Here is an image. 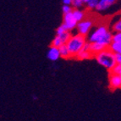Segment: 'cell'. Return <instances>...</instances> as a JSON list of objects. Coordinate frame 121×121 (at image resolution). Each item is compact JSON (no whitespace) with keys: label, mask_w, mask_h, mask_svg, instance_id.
Returning <instances> with one entry per match:
<instances>
[{"label":"cell","mask_w":121,"mask_h":121,"mask_svg":"<svg viewBox=\"0 0 121 121\" xmlns=\"http://www.w3.org/2000/svg\"><path fill=\"white\" fill-rule=\"evenodd\" d=\"M88 42L99 43L108 48L113 42V34L108 30L107 26H100L89 35Z\"/></svg>","instance_id":"cell-1"},{"label":"cell","mask_w":121,"mask_h":121,"mask_svg":"<svg viewBox=\"0 0 121 121\" xmlns=\"http://www.w3.org/2000/svg\"><path fill=\"white\" fill-rule=\"evenodd\" d=\"M96 59L99 65L108 70H111L116 65L115 53L110 48H105L95 55Z\"/></svg>","instance_id":"cell-2"},{"label":"cell","mask_w":121,"mask_h":121,"mask_svg":"<svg viewBox=\"0 0 121 121\" xmlns=\"http://www.w3.org/2000/svg\"><path fill=\"white\" fill-rule=\"evenodd\" d=\"M86 43V36L78 33L76 35L71 36L69 41L66 43V44L71 55L75 57V55L78 54L79 52L81 51V49L83 48V47H84Z\"/></svg>","instance_id":"cell-3"},{"label":"cell","mask_w":121,"mask_h":121,"mask_svg":"<svg viewBox=\"0 0 121 121\" xmlns=\"http://www.w3.org/2000/svg\"><path fill=\"white\" fill-rule=\"evenodd\" d=\"M92 26H93L92 20H88V19H84L81 21H79L78 22L76 26V30L78 31V33L86 36L89 34Z\"/></svg>","instance_id":"cell-4"},{"label":"cell","mask_w":121,"mask_h":121,"mask_svg":"<svg viewBox=\"0 0 121 121\" xmlns=\"http://www.w3.org/2000/svg\"><path fill=\"white\" fill-rule=\"evenodd\" d=\"M63 24L65 25L69 30H73L74 29L76 28L78 21L73 16L72 12L68 13V14H64V20H63Z\"/></svg>","instance_id":"cell-5"},{"label":"cell","mask_w":121,"mask_h":121,"mask_svg":"<svg viewBox=\"0 0 121 121\" xmlns=\"http://www.w3.org/2000/svg\"><path fill=\"white\" fill-rule=\"evenodd\" d=\"M109 86L112 90L121 89V77L117 74H110L109 77Z\"/></svg>","instance_id":"cell-6"},{"label":"cell","mask_w":121,"mask_h":121,"mask_svg":"<svg viewBox=\"0 0 121 121\" xmlns=\"http://www.w3.org/2000/svg\"><path fill=\"white\" fill-rule=\"evenodd\" d=\"M118 0H99V4L97 6V10L99 12H103L108 9L112 5L117 2Z\"/></svg>","instance_id":"cell-7"},{"label":"cell","mask_w":121,"mask_h":121,"mask_svg":"<svg viewBox=\"0 0 121 121\" xmlns=\"http://www.w3.org/2000/svg\"><path fill=\"white\" fill-rule=\"evenodd\" d=\"M61 58L59 48L54 46H51L48 52V59H50L51 61H56Z\"/></svg>","instance_id":"cell-8"},{"label":"cell","mask_w":121,"mask_h":121,"mask_svg":"<svg viewBox=\"0 0 121 121\" xmlns=\"http://www.w3.org/2000/svg\"><path fill=\"white\" fill-rule=\"evenodd\" d=\"M90 51L91 52L93 55H96L97 53L100 52L101 51H103V49L107 48V47H105L104 45L101 44L99 43H90Z\"/></svg>","instance_id":"cell-9"},{"label":"cell","mask_w":121,"mask_h":121,"mask_svg":"<svg viewBox=\"0 0 121 121\" xmlns=\"http://www.w3.org/2000/svg\"><path fill=\"white\" fill-rule=\"evenodd\" d=\"M92 53L90 50H81L78 54L75 55L76 59H81V60H86V59H91L92 57Z\"/></svg>","instance_id":"cell-10"},{"label":"cell","mask_w":121,"mask_h":121,"mask_svg":"<svg viewBox=\"0 0 121 121\" xmlns=\"http://www.w3.org/2000/svg\"><path fill=\"white\" fill-rule=\"evenodd\" d=\"M59 52H60L61 58H63V59H69V57L72 56L69 48H68V47H67L66 43L63 44L62 46L59 47Z\"/></svg>","instance_id":"cell-11"},{"label":"cell","mask_w":121,"mask_h":121,"mask_svg":"<svg viewBox=\"0 0 121 121\" xmlns=\"http://www.w3.org/2000/svg\"><path fill=\"white\" fill-rule=\"evenodd\" d=\"M72 14L78 22L85 19V13L83 12L82 10L80 9H73Z\"/></svg>","instance_id":"cell-12"},{"label":"cell","mask_w":121,"mask_h":121,"mask_svg":"<svg viewBox=\"0 0 121 121\" xmlns=\"http://www.w3.org/2000/svg\"><path fill=\"white\" fill-rule=\"evenodd\" d=\"M109 48L111 49L115 54H121V43H116V42H112V43L109 45Z\"/></svg>","instance_id":"cell-13"},{"label":"cell","mask_w":121,"mask_h":121,"mask_svg":"<svg viewBox=\"0 0 121 121\" xmlns=\"http://www.w3.org/2000/svg\"><path fill=\"white\" fill-rule=\"evenodd\" d=\"M98 4H99V0H89L88 2L85 4L88 9H90V10L96 9L97 10V6H98Z\"/></svg>","instance_id":"cell-14"},{"label":"cell","mask_w":121,"mask_h":121,"mask_svg":"<svg viewBox=\"0 0 121 121\" xmlns=\"http://www.w3.org/2000/svg\"><path fill=\"white\" fill-rule=\"evenodd\" d=\"M63 44H65V43L63 42V40L61 39V37L58 35H56L53 40L52 42V46H54V47H57V48H59L60 46H62Z\"/></svg>","instance_id":"cell-15"},{"label":"cell","mask_w":121,"mask_h":121,"mask_svg":"<svg viewBox=\"0 0 121 121\" xmlns=\"http://www.w3.org/2000/svg\"><path fill=\"white\" fill-rule=\"evenodd\" d=\"M84 4L85 3L83 2L82 0H73L71 3V6L73 7V9H81L82 8Z\"/></svg>","instance_id":"cell-16"},{"label":"cell","mask_w":121,"mask_h":121,"mask_svg":"<svg viewBox=\"0 0 121 121\" xmlns=\"http://www.w3.org/2000/svg\"><path fill=\"white\" fill-rule=\"evenodd\" d=\"M113 30L115 32H121V18L119 20H117L113 26Z\"/></svg>","instance_id":"cell-17"},{"label":"cell","mask_w":121,"mask_h":121,"mask_svg":"<svg viewBox=\"0 0 121 121\" xmlns=\"http://www.w3.org/2000/svg\"><path fill=\"white\" fill-rule=\"evenodd\" d=\"M72 8H73V7L71 6V4H64V6H63V8H62V10H63V13H64V14L72 12V10H73Z\"/></svg>","instance_id":"cell-18"},{"label":"cell","mask_w":121,"mask_h":121,"mask_svg":"<svg viewBox=\"0 0 121 121\" xmlns=\"http://www.w3.org/2000/svg\"><path fill=\"white\" fill-rule=\"evenodd\" d=\"M67 30H69L67 29V27L65 26V25L62 24L61 26H59V27H58V29H57V30H56V34L57 35H60V34H62V33L67 31ZM69 31H70V30H69Z\"/></svg>","instance_id":"cell-19"},{"label":"cell","mask_w":121,"mask_h":121,"mask_svg":"<svg viewBox=\"0 0 121 121\" xmlns=\"http://www.w3.org/2000/svg\"><path fill=\"white\" fill-rule=\"evenodd\" d=\"M110 71H111V73H113V74H117V75H119V73L121 72V65L116 64V65H114V67H113V69H112Z\"/></svg>","instance_id":"cell-20"},{"label":"cell","mask_w":121,"mask_h":121,"mask_svg":"<svg viewBox=\"0 0 121 121\" xmlns=\"http://www.w3.org/2000/svg\"><path fill=\"white\" fill-rule=\"evenodd\" d=\"M113 42L121 43V32H115L113 35Z\"/></svg>","instance_id":"cell-21"},{"label":"cell","mask_w":121,"mask_h":121,"mask_svg":"<svg viewBox=\"0 0 121 121\" xmlns=\"http://www.w3.org/2000/svg\"><path fill=\"white\" fill-rule=\"evenodd\" d=\"M115 60H116V64L121 65V54H115Z\"/></svg>","instance_id":"cell-22"},{"label":"cell","mask_w":121,"mask_h":121,"mask_svg":"<svg viewBox=\"0 0 121 121\" xmlns=\"http://www.w3.org/2000/svg\"><path fill=\"white\" fill-rule=\"evenodd\" d=\"M73 0H63V3L64 4H71Z\"/></svg>","instance_id":"cell-23"},{"label":"cell","mask_w":121,"mask_h":121,"mask_svg":"<svg viewBox=\"0 0 121 121\" xmlns=\"http://www.w3.org/2000/svg\"><path fill=\"white\" fill-rule=\"evenodd\" d=\"M82 1H83V2H84V3H85V4H86V3L88 2L89 0H82Z\"/></svg>","instance_id":"cell-24"},{"label":"cell","mask_w":121,"mask_h":121,"mask_svg":"<svg viewBox=\"0 0 121 121\" xmlns=\"http://www.w3.org/2000/svg\"><path fill=\"white\" fill-rule=\"evenodd\" d=\"M119 76H120V77H121V72H120V73H119Z\"/></svg>","instance_id":"cell-25"}]
</instances>
